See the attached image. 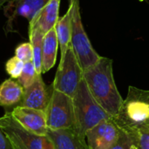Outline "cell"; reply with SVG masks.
Instances as JSON below:
<instances>
[{"instance_id":"6da1fadb","label":"cell","mask_w":149,"mask_h":149,"mask_svg":"<svg viewBox=\"0 0 149 149\" xmlns=\"http://www.w3.org/2000/svg\"><path fill=\"white\" fill-rule=\"evenodd\" d=\"M83 79L97 103L113 118L123 103L113 78V60L101 57L100 60L83 72Z\"/></svg>"},{"instance_id":"7a4b0ae2","label":"cell","mask_w":149,"mask_h":149,"mask_svg":"<svg viewBox=\"0 0 149 149\" xmlns=\"http://www.w3.org/2000/svg\"><path fill=\"white\" fill-rule=\"evenodd\" d=\"M113 120L129 135L149 134V91L130 86L127 98Z\"/></svg>"},{"instance_id":"3957f363","label":"cell","mask_w":149,"mask_h":149,"mask_svg":"<svg viewBox=\"0 0 149 149\" xmlns=\"http://www.w3.org/2000/svg\"><path fill=\"white\" fill-rule=\"evenodd\" d=\"M75 127L74 129L80 136L86 138L88 130L100 123L113 119L93 99L84 79L72 97Z\"/></svg>"},{"instance_id":"277c9868","label":"cell","mask_w":149,"mask_h":149,"mask_svg":"<svg viewBox=\"0 0 149 149\" xmlns=\"http://www.w3.org/2000/svg\"><path fill=\"white\" fill-rule=\"evenodd\" d=\"M72 10V38L71 45L81 69L86 71L95 65L101 56L93 49L86 32L85 31L81 14L79 0H68Z\"/></svg>"},{"instance_id":"5b68a950","label":"cell","mask_w":149,"mask_h":149,"mask_svg":"<svg viewBox=\"0 0 149 149\" xmlns=\"http://www.w3.org/2000/svg\"><path fill=\"white\" fill-rule=\"evenodd\" d=\"M0 129L10 141L12 148L17 149H55L47 135H38L24 129L6 112L0 117Z\"/></svg>"},{"instance_id":"8992f818","label":"cell","mask_w":149,"mask_h":149,"mask_svg":"<svg viewBox=\"0 0 149 149\" xmlns=\"http://www.w3.org/2000/svg\"><path fill=\"white\" fill-rule=\"evenodd\" d=\"M83 72L70 45L65 56L60 58L52 87L72 98L83 79Z\"/></svg>"},{"instance_id":"52a82bcc","label":"cell","mask_w":149,"mask_h":149,"mask_svg":"<svg viewBox=\"0 0 149 149\" xmlns=\"http://www.w3.org/2000/svg\"><path fill=\"white\" fill-rule=\"evenodd\" d=\"M48 129L74 128L75 117L72 98L52 87L51 99L45 109Z\"/></svg>"},{"instance_id":"ba28073f","label":"cell","mask_w":149,"mask_h":149,"mask_svg":"<svg viewBox=\"0 0 149 149\" xmlns=\"http://www.w3.org/2000/svg\"><path fill=\"white\" fill-rule=\"evenodd\" d=\"M120 128L113 119L105 120L86 134L88 149H110L119 137Z\"/></svg>"},{"instance_id":"9c48e42d","label":"cell","mask_w":149,"mask_h":149,"mask_svg":"<svg viewBox=\"0 0 149 149\" xmlns=\"http://www.w3.org/2000/svg\"><path fill=\"white\" fill-rule=\"evenodd\" d=\"M10 114L24 129L38 135H47L45 111L17 106L10 112Z\"/></svg>"},{"instance_id":"30bf717a","label":"cell","mask_w":149,"mask_h":149,"mask_svg":"<svg viewBox=\"0 0 149 149\" xmlns=\"http://www.w3.org/2000/svg\"><path fill=\"white\" fill-rule=\"evenodd\" d=\"M49 1L51 0H10L3 8L8 19L6 29L12 31V24L17 17H24L30 21Z\"/></svg>"},{"instance_id":"8fae6325","label":"cell","mask_w":149,"mask_h":149,"mask_svg":"<svg viewBox=\"0 0 149 149\" xmlns=\"http://www.w3.org/2000/svg\"><path fill=\"white\" fill-rule=\"evenodd\" d=\"M52 93L45 86L42 74H38L34 82L24 89V94L18 106L45 111Z\"/></svg>"},{"instance_id":"7c38bea8","label":"cell","mask_w":149,"mask_h":149,"mask_svg":"<svg viewBox=\"0 0 149 149\" xmlns=\"http://www.w3.org/2000/svg\"><path fill=\"white\" fill-rule=\"evenodd\" d=\"M60 0H51L29 21V30L37 29L44 35L56 26L59 18Z\"/></svg>"},{"instance_id":"4fadbf2b","label":"cell","mask_w":149,"mask_h":149,"mask_svg":"<svg viewBox=\"0 0 149 149\" xmlns=\"http://www.w3.org/2000/svg\"><path fill=\"white\" fill-rule=\"evenodd\" d=\"M47 136L52 141L55 149H88L86 138H83L74 128L51 130Z\"/></svg>"},{"instance_id":"5bb4252c","label":"cell","mask_w":149,"mask_h":149,"mask_svg":"<svg viewBox=\"0 0 149 149\" xmlns=\"http://www.w3.org/2000/svg\"><path fill=\"white\" fill-rule=\"evenodd\" d=\"M58 41L55 27L49 31L43 39L42 49V69L43 73L50 71L55 65L57 59Z\"/></svg>"},{"instance_id":"9a60e30c","label":"cell","mask_w":149,"mask_h":149,"mask_svg":"<svg viewBox=\"0 0 149 149\" xmlns=\"http://www.w3.org/2000/svg\"><path fill=\"white\" fill-rule=\"evenodd\" d=\"M24 94V87L13 79L4 80L0 85V107H12L19 104Z\"/></svg>"},{"instance_id":"2e32d148","label":"cell","mask_w":149,"mask_h":149,"mask_svg":"<svg viewBox=\"0 0 149 149\" xmlns=\"http://www.w3.org/2000/svg\"><path fill=\"white\" fill-rule=\"evenodd\" d=\"M56 33L60 48L61 58L65 56L68 47L71 45L72 38V10L68 7L66 13L58 18L56 26Z\"/></svg>"},{"instance_id":"e0dca14e","label":"cell","mask_w":149,"mask_h":149,"mask_svg":"<svg viewBox=\"0 0 149 149\" xmlns=\"http://www.w3.org/2000/svg\"><path fill=\"white\" fill-rule=\"evenodd\" d=\"M44 34L37 29L29 30L30 43L32 46L33 58L32 62L35 65L38 74L43 73L42 69V49H43V39Z\"/></svg>"},{"instance_id":"ac0fdd59","label":"cell","mask_w":149,"mask_h":149,"mask_svg":"<svg viewBox=\"0 0 149 149\" xmlns=\"http://www.w3.org/2000/svg\"><path fill=\"white\" fill-rule=\"evenodd\" d=\"M38 75V74L37 73V71H36L33 62L32 61L27 62V63H24L23 71H22L20 76L18 77V79H17V81L24 89V88L28 87L29 86H31L34 82V80Z\"/></svg>"},{"instance_id":"d6986e66","label":"cell","mask_w":149,"mask_h":149,"mask_svg":"<svg viewBox=\"0 0 149 149\" xmlns=\"http://www.w3.org/2000/svg\"><path fill=\"white\" fill-rule=\"evenodd\" d=\"M24 65V63L19 58H17L16 56H14L5 63V71L10 76L11 79H17L23 71Z\"/></svg>"},{"instance_id":"ffe728a7","label":"cell","mask_w":149,"mask_h":149,"mask_svg":"<svg viewBox=\"0 0 149 149\" xmlns=\"http://www.w3.org/2000/svg\"><path fill=\"white\" fill-rule=\"evenodd\" d=\"M15 56L24 63L31 62L33 58L32 46L30 42L20 44L15 50Z\"/></svg>"},{"instance_id":"44dd1931","label":"cell","mask_w":149,"mask_h":149,"mask_svg":"<svg viewBox=\"0 0 149 149\" xmlns=\"http://www.w3.org/2000/svg\"><path fill=\"white\" fill-rule=\"evenodd\" d=\"M133 145V140L130 135L120 128L119 137L110 149H130Z\"/></svg>"},{"instance_id":"7402d4cb","label":"cell","mask_w":149,"mask_h":149,"mask_svg":"<svg viewBox=\"0 0 149 149\" xmlns=\"http://www.w3.org/2000/svg\"><path fill=\"white\" fill-rule=\"evenodd\" d=\"M133 140L134 146L139 149H149V134H136L130 135Z\"/></svg>"},{"instance_id":"603a6c76","label":"cell","mask_w":149,"mask_h":149,"mask_svg":"<svg viewBox=\"0 0 149 149\" xmlns=\"http://www.w3.org/2000/svg\"><path fill=\"white\" fill-rule=\"evenodd\" d=\"M0 149H13L10 141L0 129Z\"/></svg>"},{"instance_id":"cb8c5ba5","label":"cell","mask_w":149,"mask_h":149,"mask_svg":"<svg viewBox=\"0 0 149 149\" xmlns=\"http://www.w3.org/2000/svg\"><path fill=\"white\" fill-rule=\"evenodd\" d=\"M10 0H0V10L2 9V8H3V6L9 2Z\"/></svg>"},{"instance_id":"d4e9b609","label":"cell","mask_w":149,"mask_h":149,"mask_svg":"<svg viewBox=\"0 0 149 149\" xmlns=\"http://www.w3.org/2000/svg\"><path fill=\"white\" fill-rule=\"evenodd\" d=\"M130 149H139V148H138L137 147H135V146H134V145H133V146H132V148H131Z\"/></svg>"},{"instance_id":"484cf974","label":"cell","mask_w":149,"mask_h":149,"mask_svg":"<svg viewBox=\"0 0 149 149\" xmlns=\"http://www.w3.org/2000/svg\"><path fill=\"white\" fill-rule=\"evenodd\" d=\"M139 1H141V2H142V1H144V0H139Z\"/></svg>"},{"instance_id":"4316f807","label":"cell","mask_w":149,"mask_h":149,"mask_svg":"<svg viewBox=\"0 0 149 149\" xmlns=\"http://www.w3.org/2000/svg\"><path fill=\"white\" fill-rule=\"evenodd\" d=\"M13 149H17V148H13Z\"/></svg>"}]
</instances>
